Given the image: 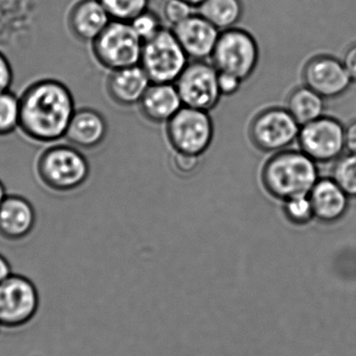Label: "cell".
<instances>
[{
    "mask_svg": "<svg viewBox=\"0 0 356 356\" xmlns=\"http://www.w3.org/2000/svg\"><path fill=\"white\" fill-rule=\"evenodd\" d=\"M341 62H343L351 80L353 81V83H356V43L348 47L347 51L343 54Z\"/></svg>",
    "mask_w": 356,
    "mask_h": 356,
    "instance_id": "obj_31",
    "label": "cell"
},
{
    "mask_svg": "<svg viewBox=\"0 0 356 356\" xmlns=\"http://www.w3.org/2000/svg\"><path fill=\"white\" fill-rule=\"evenodd\" d=\"M345 147L348 153L356 154V120L345 127Z\"/></svg>",
    "mask_w": 356,
    "mask_h": 356,
    "instance_id": "obj_32",
    "label": "cell"
},
{
    "mask_svg": "<svg viewBox=\"0 0 356 356\" xmlns=\"http://www.w3.org/2000/svg\"><path fill=\"white\" fill-rule=\"evenodd\" d=\"M91 45L97 63L109 72L140 63L143 41L129 22L112 20Z\"/></svg>",
    "mask_w": 356,
    "mask_h": 356,
    "instance_id": "obj_4",
    "label": "cell"
},
{
    "mask_svg": "<svg viewBox=\"0 0 356 356\" xmlns=\"http://www.w3.org/2000/svg\"><path fill=\"white\" fill-rule=\"evenodd\" d=\"M138 106L149 122L168 124L183 107V103L175 83H152Z\"/></svg>",
    "mask_w": 356,
    "mask_h": 356,
    "instance_id": "obj_17",
    "label": "cell"
},
{
    "mask_svg": "<svg viewBox=\"0 0 356 356\" xmlns=\"http://www.w3.org/2000/svg\"><path fill=\"white\" fill-rule=\"evenodd\" d=\"M130 24L143 42L155 37L163 29L159 16L149 9L135 17Z\"/></svg>",
    "mask_w": 356,
    "mask_h": 356,
    "instance_id": "obj_26",
    "label": "cell"
},
{
    "mask_svg": "<svg viewBox=\"0 0 356 356\" xmlns=\"http://www.w3.org/2000/svg\"><path fill=\"white\" fill-rule=\"evenodd\" d=\"M166 134L175 151L201 157L213 140V122L209 112L183 106L168 122Z\"/></svg>",
    "mask_w": 356,
    "mask_h": 356,
    "instance_id": "obj_7",
    "label": "cell"
},
{
    "mask_svg": "<svg viewBox=\"0 0 356 356\" xmlns=\"http://www.w3.org/2000/svg\"><path fill=\"white\" fill-rule=\"evenodd\" d=\"M184 1H186L189 5L193 6V8H197L202 3H203L204 0H184Z\"/></svg>",
    "mask_w": 356,
    "mask_h": 356,
    "instance_id": "obj_35",
    "label": "cell"
},
{
    "mask_svg": "<svg viewBox=\"0 0 356 356\" xmlns=\"http://www.w3.org/2000/svg\"><path fill=\"white\" fill-rule=\"evenodd\" d=\"M286 109L303 126L324 116L325 99L307 86L299 87L289 95Z\"/></svg>",
    "mask_w": 356,
    "mask_h": 356,
    "instance_id": "obj_21",
    "label": "cell"
},
{
    "mask_svg": "<svg viewBox=\"0 0 356 356\" xmlns=\"http://www.w3.org/2000/svg\"><path fill=\"white\" fill-rule=\"evenodd\" d=\"M308 197L314 216L323 222H337L349 208L350 197L332 178L318 179Z\"/></svg>",
    "mask_w": 356,
    "mask_h": 356,
    "instance_id": "obj_18",
    "label": "cell"
},
{
    "mask_svg": "<svg viewBox=\"0 0 356 356\" xmlns=\"http://www.w3.org/2000/svg\"><path fill=\"white\" fill-rule=\"evenodd\" d=\"M6 197H7V191H6L5 185H3V183L0 180V204L3 203Z\"/></svg>",
    "mask_w": 356,
    "mask_h": 356,
    "instance_id": "obj_34",
    "label": "cell"
},
{
    "mask_svg": "<svg viewBox=\"0 0 356 356\" xmlns=\"http://www.w3.org/2000/svg\"><path fill=\"white\" fill-rule=\"evenodd\" d=\"M305 86L327 99H337L345 95L353 81L343 62L331 56H316L303 68Z\"/></svg>",
    "mask_w": 356,
    "mask_h": 356,
    "instance_id": "obj_12",
    "label": "cell"
},
{
    "mask_svg": "<svg viewBox=\"0 0 356 356\" xmlns=\"http://www.w3.org/2000/svg\"><path fill=\"white\" fill-rule=\"evenodd\" d=\"M197 9L202 17L222 32L234 28L243 15L241 0H204Z\"/></svg>",
    "mask_w": 356,
    "mask_h": 356,
    "instance_id": "obj_20",
    "label": "cell"
},
{
    "mask_svg": "<svg viewBox=\"0 0 356 356\" xmlns=\"http://www.w3.org/2000/svg\"><path fill=\"white\" fill-rule=\"evenodd\" d=\"M108 122L105 116L92 108L76 109L68 124L65 138L70 145L83 149H92L105 141Z\"/></svg>",
    "mask_w": 356,
    "mask_h": 356,
    "instance_id": "obj_16",
    "label": "cell"
},
{
    "mask_svg": "<svg viewBox=\"0 0 356 356\" xmlns=\"http://www.w3.org/2000/svg\"><path fill=\"white\" fill-rule=\"evenodd\" d=\"M74 95L64 83L44 79L31 84L20 97V127L28 138L55 143L65 138L76 112Z\"/></svg>",
    "mask_w": 356,
    "mask_h": 356,
    "instance_id": "obj_1",
    "label": "cell"
},
{
    "mask_svg": "<svg viewBox=\"0 0 356 356\" xmlns=\"http://www.w3.org/2000/svg\"><path fill=\"white\" fill-rule=\"evenodd\" d=\"M37 175L43 185L57 193H70L85 184L90 176V164L78 147L54 145L39 156Z\"/></svg>",
    "mask_w": 356,
    "mask_h": 356,
    "instance_id": "obj_3",
    "label": "cell"
},
{
    "mask_svg": "<svg viewBox=\"0 0 356 356\" xmlns=\"http://www.w3.org/2000/svg\"><path fill=\"white\" fill-rule=\"evenodd\" d=\"M39 293L32 280L10 275L0 282V326L18 328L33 320L38 312Z\"/></svg>",
    "mask_w": 356,
    "mask_h": 356,
    "instance_id": "obj_8",
    "label": "cell"
},
{
    "mask_svg": "<svg viewBox=\"0 0 356 356\" xmlns=\"http://www.w3.org/2000/svg\"><path fill=\"white\" fill-rule=\"evenodd\" d=\"M262 183L268 193L286 201L309 195L318 179V163L302 151L275 153L264 164Z\"/></svg>",
    "mask_w": 356,
    "mask_h": 356,
    "instance_id": "obj_2",
    "label": "cell"
},
{
    "mask_svg": "<svg viewBox=\"0 0 356 356\" xmlns=\"http://www.w3.org/2000/svg\"><path fill=\"white\" fill-rule=\"evenodd\" d=\"M20 127V97L11 90L0 92V137L13 134Z\"/></svg>",
    "mask_w": 356,
    "mask_h": 356,
    "instance_id": "obj_22",
    "label": "cell"
},
{
    "mask_svg": "<svg viewBox=\"0 0 356 356\" xmlns=\"http://www.w3.org/2000/svg\"><path fill=\"white\" fill-rule=\"evenodd\" d=\"M111 20L129 22L147 11L149 0H99Z\"/></svg>",
    "mask_w": 356,
    "mask_h": 356,
    "instance_id": "obj_24",
    "label": "cell"
},
{
    "mask_svg": "<svg viewBox=\"0 0 356 356\" xmlns=\"http://www.w3.org/2000/svg\"><path fill=\"white\" fill-rule=\"evenodd\" d=\"M35 225L36 211L32 203L22 195H7L0 204V236L22 241L32 233Z\"/></svg>",
    "mask_w": 356,
    "mask_h": 356,
    "instance_id": "obj_14",
    "label": "cell"
},
{
    "mask_svg": "<svg viewBox=\"0 0 356 356\" xmlns=\"http://www.w3.org/2000/svg\"><path fill=\"white\" fill-rule=\"evenodd\" d=\"M218 72L212 64L193 61L175 82L185 107L209 112L218 106L222 95L218 89Z\"/></svg>",
    "mask_w": 356,
    "mask_h": 356,
    "instance_id": "obj_11",
    "label": "cell"
},
{
    "mask_svg": "<svg viewBox=\"0 0 356 356\" xmlns=\"http://www.w3.org/2000/svg\"><path fill=\"white\" fill-rule=\"evenodd\" d=\"M152 84L140 65L131 66L110 72L106 83L110 99L122 107L138 105Z\"/></svg>",
    "mask_w": 356,
    "mask_h": 356,
    "instance_id": "obj_15",
    "label": "cell"
},
{
    "mask_svg": "<svg viewBox=\"0 0 356 356\" xmlns=\"http://www.w3.org/2000/svg\"><path fill=\"white\" fill-rule=\"evenodd\" d=\"M14 81L13 68L9 59L0 51V92L10 90Z\"/></svg>",
    "mask_w": 356,
    "mask_h": 356,
    "instance_id": "obj_30",
    "label": "cell"
},
{
    "mask_svg": "<svg viewBox=\"0 0 356 356\" xmlns=\"http://www.w3.org/2000/svg\"><path fill=\"white\" fill-rule=\"evenodd\" d=\"M172 31L187 57L195 61L211 58L220 35V31L200 14H193Z\"/></svg>",
    "mask_w": 356,
    "mask_h": 356,
    "instance_id": "obj_13",
    "label": "cell"
},
{
    "mask_svg": "<svg viewBox=\"0 0 356 356\" xmlns=\"http://www.w3.org/2000/svg\"><path fill=\"white\" fill-rule=\"evenodd\" d=\"M211 60L218 72L234 74L243 82L257 68L259 47L247 31L229 29L220 32Z\"/></svg>",
    "mask_w": 356,
    "mask_h": 356,
    "instance_id": "obj_6",
    "label": "cell"
},
{
    "mask_svg": "<svg viewBox=\"0 0 356 356\" xmlns=\"http://www.w3.org/2000/svg\"><path fill=\"white\" fill-rule=\"evenodd\" d=\"M300 126L289 110L270 108L255 116L250 126L253 145L266 153H278L291 147L299 136Z\"/></svg>",
    "mask_w": 356,
    "mask_h": 356,
    "instance_id": "obj_10",
    "label": "cell"
},
{
    "mask_svg": "<svg viewBox=\"0 0 356 356\" xmlns=\"http://www.w3.org/2000/svg\"><path fill=\"white\" fill-rule=\"evenodd\" d=\"M283 210L287 220L296 225L307 224L314 216L308 195L286 200Z\"/></svg>",
    "mask_w": 356,
    "mask_h": 356,
    "instance_id": "obj_25",
    "label": "cell"
},
{
    "mask_svg": "<svg viewBox=\"0 0 356 356\" xmlns=\"http://www.w3.org/2000/svg\"><path fill=\"white\" fill-rule=\"evenodd\" d=\"M300 151L316 163L337 161L345 151V126L337 118L322 116L300 128Z\"/></svg>",
    "mask_w": 356,
    "mask_h": 356,
    "instance_id": "obj_9",
    "label": "cell"
},
{
    "mask_svg": "<svg viewBox=\"0 0 356 356\" xmlns=\"http://www.w3.org/2000/svg\"><path fill=\"white\" fill-rule=\"evenodd\" d=\"M172 164L175 172L182 176H188L199 168L200 157L176 152L172 157Z\"/></svg>",
    "mask_w": 356,
    "mask_h": 356,
    "instance_id": "obj_28",
    "label": "cell"
},
{
    "mask_svg": "<svg viewBox=\"0 0 356 356\" xmlns=\"http://www.w3.org/2000/svg\"><path fill=\"white\" fill-rule=\"evenodd\" d=\"M332 179L348 197L356 199V154L341 155L335 161Z\"/></svg>",
    "mask_w": 356,
    "mask_h": 356,
    "instance_id": "obj_23",
    "label": "cell"
},
{
    "mask_svg": "<svg viewBox=\"0 0 356 356\" xmlns=\"http://www.w3.org/2000/svg\"><path fill=\"white\" fill-rule=\"evenodd\" d=\"M188 60L172 31L163 28L143 42L139 65L152 83H175L188 65Z\"/></svg>",
    "mask_w": 356,
    "mask_h": 356,
    "instance_id": "obj_5",
    "label": "cell"
},
{
    "mask_svg": "<svg viewBox=\"0 0 356 356\" xmlns=\"http://www.w3.org/2000/svg\"><path fill=\"white\" fill-rule=\"evenodd\" d=\"M193 6L184 0H166L163 6V17L170 26H178L193 15Z\"/></svg>",
    "mask_w": 356,
    "mask_h": 356,
    "instance_id": "obj_27",
    "label": "cell"
},
{
    "mask_svg": "<svg viewBox=\"0 0 356 356\" xmlns=\"http://www.w3.org/2000/svg\"><path fill=\"white\" fill-rule=\"evenodd\" d=\"M12 275V268L5 256L0 254V282Z\"/></svg>",
    "mask_w": 356,
    "mask_h": 356,
    "instance_id": "obj_33",
    "label": "cell"
},
{
    "mask_svg": "<svg viewBox=\"0 0 356 356\" xmlns=\"http://www.w3.org/2000/svg\"><path fill=\"white\" fill-rule=\"evenodd\" d=\"M218 89H220L222 97H231L235 95L241 89L243 81L235 76L234 74H227V72H218Z\"/></svg>",
    "mask_w": 356,
    "mask_h": 356,
    "instance_id": "obj_29",
    "label": "cell"
},
{
    "mask_svg": "<svg viewBox=\"0 0 356 356\" xmlns=\"http://www.w3.org/2000/svg\"><path fill=\"white\" fill-rule=\"evenodd\" d=\"M111 22L99 0H82L68 16L70 32L82 42H92Z\"/></svg>",
    "mask_w": 356,
    "mask_h": 356,
    "instance_id": "obj_19",
    "label": "cell"
}]
</instances>
